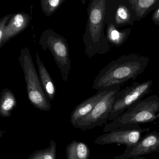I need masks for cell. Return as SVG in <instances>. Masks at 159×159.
I'll list each match as a JSON object with an SVG mask.
<instances>
[{
    "mask_svg": "<svg viewBox=\"0 0 159 159\" xmlns=\"http://www.w3.org/2000/svg\"><path fill=\"white\" fill-rule=\"evenodd\" d=\"M132 159H147V158H144V157H134V158H132Z\"/></svg>",
    "mask_w": 159,
    "mask_h": 159,
    "instance_id": "obj_22",
    "label": "cell"
},
{
    "mask_svg": "<svg viewBox=\"0 0 159 159\" xmlns=\"http://www.w3.org/2000/svg\"><path fill=\"white\" fill-rule=\"evenodd\" d=\"M82 2H83L84 4L85 3V1H84V0H82V1H81Z\"/></svg>",
    "mask_w": 159,
    "mask_h": 159,
    "instance_id": "obj_23",
    "label": "cell"
},
{
    "mask_svg": "<svg viewBox=\"0 0 159 159\" xmlns=\"http://www.w3.org/2000/svg\"><path fill=\"white\" fill-rule=\"evenodd\" d=\"M159 118V97L153 95L131 105L119 117L105 125L103 132L152 122Z\"/></svg>",
    "mask_w": 159,
    "mask_h": 159,
    "instance_id": "obj_3",
    "label": "cell"
},
{
    "mask_svg": "<svg viewBox=\"0 0 159 159\" xmlns=\"http://www.w3.org/2000/svg\"><path fill=\"white\" fill-rule=\"evenodd\" d=\"M91 152L88 145L74 140L66 146V159H89Z\"/></svg>",
    "mask_w": 159,
    "mask_h": 159,
    "instance_id": "obj_17",
    "label": "cell"
},
{
    "mask_svg": "<svg viewBox=\"0 0 159 159\" xmlns=\"http://www.w3.org/2000/svg\"><path fill=\"white\" fill-rule=\"evenodd\" d=\"M13 15V14L7 15L0 19V43L2 42L3 39L4 31L7 26L6 24L11 19Z\"/></svg>",
    "mask_w": 159,
    "mask_h": 159,
    "instance_id": "obj_20",
    "label": "cell"
},
{
    "mask_svg": "<svg viewBox=\"0 0 159 159\" xmlns=\"http://www.w3.org/2000/svg\"><path fill=\"white\" fill-rule=\"evenodd\" d=\"M36 57L39 75L43 88L50 101H52L56 94V87L51 75L42 61L39 53H36Z\"/></svg>",
    "mask_w": 159,
    "mask_h": 159,
    "instance_id": "obj_13",
    "label": "cell"
},
{
    "mask_svg": "<svg viewBox=\"0 0 159 159\" xmlns=\"http://www.w3.org/2000/svg\"><path fill=\"white\" fill-rule=\"evenodd\" d=\"M152 20L156 25H159V7L156 9L152 16Z\"/></svg>",
    "mask_w": 159,
    "mask_h": 159,
    "instance_id": "obj_21",
    "label": "cell"
},
{
    "mask_svg": "<svg viewBox=\"0 0 159 159\" xmlns=\"http://www.w3.org/2000/svg\"><path fill=\"white\" fill-rule=\"evenodd\" d=\"M57 148L56 143L52 139L49 147L34 151L26 159H56Z\"/></svg>",
    "mask_w": 159,
    "mask_h": 159,
    "instance_id": "obj_18",
    "label": "cell"
},
{
    "mask_svg": "<svg viewBox=\"0 0 159 159\" xmlns=\"http://www.w3.org/2000/svg\"><path fill=\"white\" fill-rule=\"evenodd\" d=\"M106 1V25L112 24L118 28L125 26H134L136 21V16L129 0Z\"/></svg>",
    "mask_w": 159,
    "mask_h": 159,
    "instance_id": "obj_9",
    "label": "cell"
},
{
    "mask_svg": "<svg viewBox=\"0 0 159 159\" xmlns=\"http://www.w3.org/2000/svg\"><path fill=\"white\" fill-rule=\"evenodd\" d=\"M129 2L135 12L137 21L159 7V0H129Z\"/></svg>",
    "mask_w": 159,
    "mask_h": 159,
    "instance_id": "obj_14",
    "label": "cell"
},
{
    "mask_svg": "<svg viewBox=\"0 0 159 159\" xmlns=\"http://www.w3.org/2000/svg\"><path fill=\"white\" fill-rule=\"evenodd\" d=\"M112 87L98 91L95 94L77 105L70 115V122L72 126H74L80 119L90 113L98 103L110 92Z\"/></svg>",
    "mask_w": 159,
    "mask_h": 159,
    "instance_id": "obj_12",
    "label": "cell"
},
{
    "mask_svg": "<svg viewBox=\"0 0 159 159\" xmlns=\"http://www.w3.org/2000/svg\"><path fill=\"white\" fill-rule=\"evenodd\" d=\"M66 0H42L40 1L42 11L45 16L53 15Z\"/></svg>",
    "mask_w": 159,
    "mask_h": 159,
    "instance_id": "obj_19",
    "label": "cell"
},
{
    "mask_svg": "<svg viewBox=\"0 0 159 159\" xmlns=\"http://www.w3.org/2000/svg\"><path fill=\"white\" fill-rule=\"evenodd\" d=\"M106 26V37L109 43L115 47L122 46L126 41L132 31L131 28L120 30L111 24H107Z\"/></svg>",
    "mask_w": 159,
    "mask_h": 159,
    "instance_id": "obj_15",
    "label": "cell"
},
{
    "mask_svg": "<svg viewBox=\"0 0 159 159\" xmlns=\"http://www.w3.org/2000/svg\"><path fill=\"white\" fill-rule=\"evenodd\" d=\"M17 105L16 98L8 88L3 89L0 96V115L2 118H9Z\"/></svg>",
    "mask_w": 159,
    "mask_h": 159,
    "instance_id": "obj_16",
    "label": "cell"
},
{
    "mask_svg": "<svg viewBox=\"0 0 159 159\" xmlns=\"http://www.w3.org/2000/svg\"><path fill=\"white\" fill-rule=\"evenodd\" d=\"M149 61L148 57L136 53L122 56L99 71L92 89L98 91L111 86H121L134 80L144 72Z\"/></svg>",
    "mask_w": 159,
    "mask_h": 159,
    "instance_id": "obj_1",
    "label": "cell"
},
{
    "mask_svg": "<svg viewBox=\"0 0 159 159\" xmlns=\"http://www.w3.org/2000/svg\"><path fill=\"white\" fill-rule=\"evenodd\" d=\"M106 2V0H91L88 4V19L83 42L85 46L84 53L89 58L110 51V44L104 31Z\"/></svg>",
    "mask_w": 159,
    "mask_h": 159,
    "instance_id": "obj_2",
    "label": "cell"
},
{
    "mask_svg": "<svg viewBox=\"0 0 159 159\" xmlns=\"http://www.w3.org/2000/svg\"><path fill=\"white\" fill-rule=\"evenodd\" d=\"M157 152L159 153V132L147 133L134 146L126 148L123 153L113 159H129L143 155Z\"/></svg>",
    "mask_w": 159,
    "mask_h": 159,
    "instance_id": "obj_10",
    "label": "cell"
},
{
    "mask_svg": "<svg viewBox=\"0 0 159 159\" xmlns=\"http://www.w3.org/2000/svg\"><path fill=\"white\" fill-rule=\"evenodd\" d=\"M18 60L24 72L28 98L30 103L40 111H50L52 105L44 93L31 53L27 47L21 49Z\"/></svg>",
    "mask_w": 159,
    "mask_h": 159,
    "instance_id": "obj_4",
    "label": "cell"
},
{
    "mask_svg": "<svg viewBox=\"0 0 159 159\" xmlns=\"http://www.w3.org/2000/svg\"><path fill=\"white\" fill-rule=\"evenodd\" d=\"M39 43L43 51L48 50L51 52L63 82H66L71 70L69 47L66 39L52 30L46 29L41 35Z\"/></svg>",
    "mask_w": 159,
    "mask_h": 159,
    "instance_id": "obj_5",
    "label": "cell"
},
{
    "mask_svg": "<svg viewBox=\"0 0 159 159\" xmlns=\"http://www.w3.org/2000/svg\"><path fill=\"white\" fill-rule=\"evenodd\" d=\"M121 86H114L110 92L98 103L93 110L80 119L73 127L83 131L91 130L96 126L107 124L108 115L115 103Z\"/></svg>",
    "mask_w": 159,
    "mask_h": 159,
    "instance_id": "obj_6",
    "label": "cell"
},
{
    "mask_svg": "<svg viewBox=\"0 0 159 159\" xmlns=\"http://www.w3.org/2000/svg\"><path fill=\"white\" fill-rule=\"evenodd\" d=\"M31 22V16L29 14L24 12L13 14L6 26L3 40L0 43V48H2L11 39L25 30Z\"/></svg>",
    "mask_w": 159,
    "mask_h": 159,
    "instance_id": "obj_11",
    "label": "cell"
},
{
    "mask_svg": "<svg viewBox=\"0 0 159 159\" xmlns=\"http://www.w3.org/2000/svg\"><path fill=\"white\" fill-rule=\"evenodd\" d=\"M149 131V128H142L139 125L119 128L98 137L94 142L100 145H124L128 148L136 144L142 138L144 133Z\"/></svg>",
    "mask_w": 159,
    "mask_h": 159,
    "instance_id": "obj_8",
    "label": "cell"
},
{
    "mask_svg": "<svg viewBox=\"0 0 159 159\" xmlns=\"http://www.w3.org/2000/svg\"><path fill=\"white\" fill-rule=\"evenodd\" d=\"M152 80L142 83L134 82L130 86L120 90L117 94L115 103L108 115V120L112 121L123 113L137 101L143 99L150 91Z\"/></svg>",
    "mask_w": 159,
    "mask_h": 159,
    "instance_id": "obj_7",
    "label": "cell"
}]
</instances>
